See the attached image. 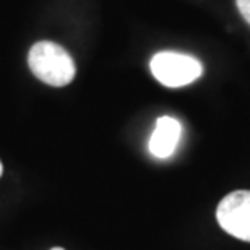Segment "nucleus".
<instances>
[{"mask_svg": "<svg viewBox=\"0 0 250 250\" xmlns=\"http://www.w3.org/2000/svg\"><path fill=\"white\" fill-rule=\"evenodd\" d=\"M216 219L232 237L250 242V190L228 193L216 208Z\"/></svg>", "mask_w": 250, "mask_h": 250, "instance_id": "7ed1b4c3", "label": "nucleus"}, {"mask_svg": "<svg viewBox=\"0 0 250 250\" xmlns=\"http://www.w3.org/2000/svg\"><path fill=\"white\" fill-rule=\"evenodd\" d=\"M151 73L167 88H181L200 78L203 67L192 56L179 52H159L151 59Z\"/></svg>", "mask_w": 250, "mask_h": 250, "instance_id": "f03ea898", "label": "nucleus"}, {"mask_svg": "<svg viewBox=\"0 0 250 250\" xmlns=\"http://www.w3.org/2000/svg\"><path fill=\"white\" fill-rule=\"evenodd\" d=\"M51 250H65V249H62V247H52Z\"/></svg>", "mask_w": 250, "mask_h": 250, "instance_id": "0eeeda50", "label": "nucleus"}, {"mask_svg": "<svg viewBox=\"0 0 250 250\" xmlns=\"http://www.w3.org/2000/svg\"><path fill=\"white\" fill-rule=\"evenodd\" d=\"M182 135V125L177 119L163 116L156 121L151 138H149V151L159 159L169 158L176 149Z\"/></svg>", "mask_w": 250, "mask_h": 250, "instance_id": "20e7f679", "label": "nucleus"}, {"mask_svg": "<svg viewBox=\"0 0 250 250\" xmlns=\"http://www.w3.org/2000/svg\"><path fill=\"white\" fill-rule=\"evenodd\" d=\"M2 172H3V166H2V161H0V176H2Z\"/></svg>", "mask_w": 250, "mask_h": 250, "instance_id": "423d86ee", "label": "nucleus"}, {"mask_svg": "<svg viewBox=\"0 0 250 250\" xmlns=\"http://www.w3.org/2000/svg\"><path fill=\"white\" fill-rule=\"evenodd\" d=\"M28 63L33 75L51 86H65L75 78V62L62 46L51 41H39L31 47Z\"/></svg>", "mask_w": 250, "mask_h": 250, "instance_id": "f257e3e1", "label": "nucleus"}, {"mask_svg": "<svg viewBox=\"0 0 250 250\" xmlns=\"http://www.w3.org/2000/svg\"><path fill=\"white\" fill-rule=\"evenodd\" d=\"M239 12L242 13L244 20L250 24V0H236Z\"/></svg>", "mask_w": 250, "mask_h": 250, "instance_id": "39448f33", "label": "nucleus"}]
</instances>
